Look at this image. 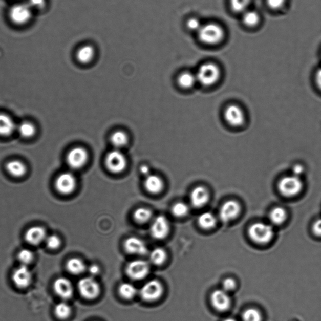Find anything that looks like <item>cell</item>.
I'll list each match as a JSON object with an SVG mask.
<instances>
[{
	"instance_id": "cell-1",
	"label": "cell",
	"mask_w": 321,
	"mask_h": 321,
	"mask_svg": "<svg viewBox=\"0 0 321 321\" xmlns=\"http://www.w3.org/2000/svg\"><path fill=\"white\" fill-rule=\"evenodd\" d=\"M224 30L217 24L202 25L198 31V37L203 43L213 46L221 42L224 38Z\"/></svg>"
},
{
	"instance_id": "cell-2",
	"label": "cell",
	"mask_w": 321,
	"mask_h": 321,
	"mask_svg": "<svg viewBox=\"0 0 321 321\" xmlns=\"http://www.w3.org/2000/svg\"><path fill=\"white\" fill-rule=\"evenodd\" d=\"M33 10L27 3H18L10 8L8 16L13 24L24 26L32 20Z\"/></svg>"
},
{
	"instance_id": "cell-3",
	"label": "cell",
	"mask_w": 321,
	"mask_h": 321,
	"mask_svg": "<svg viewBox=\"0 0 321 321\" xmlns=\"http://www.w3.org/2000/svg\"><path fill=\"white\" fill-rule=\"evenodd\" d=\"M274 231L271 225L259 222L248 229V236L252 241L259 244H266L272 241Z\"/></svg>"
},
{
	"instance_id": "cell-4",
	"label": "cell",
	"mask_w": 321,
	"mask_h": 321,
	"mask_svg": "<svg viewBox=\"0 0 321 321\" xmlns=\"http://www.w3.org/2000/svg\"><path fill=\"white\" fill-rule=\"evenodd\" d=\"M220 71L216 64L208 63L200 67L196 75L197 80L201 84L210 86L215 84L219 79Z\"/></svg>"
},
{
	"instance_id": "cell-5",
	"label": "cell",
	"mask_w": 321,
	"mask_h": 321,
	"mask_svg": "<svg viewBox=\"0 0 321 321\" xmlns=\"http://www.w3.org/2000/svg\"><path fill=\"white\" fill-rule=\"evenodd\" d=\"M278 188L283 196L293 197L296 196L302 191L303 184L300 177L294 175L289 176L279 181Z\"/></svg>"
},
{
	"instance_id": "cell-6",
	"label": "cell",
	"mask_w": 321,
	"mask_h": 321,
	"mask_svg": "<svg viewBox=\"0 0 321 321\" xmlns=\"http://www.w3.org/2000/svg\"><path fill=\"white\" fill-rule=\"evenodd\" d=\"M105 164L108 169L112 173H121L126 167V158L119 149L111 151L106 156Z\"/></svg>"
},
{
	"instance_id": "cell-7",
	"label": "cell",
	"mask_w": 321,
	"mask_h": 321,
	"mask_svg": "<svg viewBox=\"0 0 321 321\" xmlns=\"http://www.w3.org/2000/svg\"><path fill=\"white\" fill-rule=\"evenodd\" d=\"M80 294L87 299H94L98 297L100 292L99 284L93 277H84L78 283Z\"/></svg>"
},
{
	"instance_id": "cell-8",
	"label": "cell",
	"mask_w": 321,
	"mask_h": 321,
	"mask_svg": "<svg viewBox=\"0 0 321 321\" xmlns=\"http://www.w3.org/2000/svg\"><path fill=\"white\" fill-rule=\"evenodd\" d=\"M76 178L71 172L62 173L55 181L56 189L62 195L71 194L76 188Z\"/></svg>"
},
{
	"instance_id": "cell-9",
	"label": "cell",
	"mask_w": 321,
	"mask_h": 321,
	"mask_svg": "<svg viewBox=\"0 0 321 321\" xmlns=\"http://www.w3.org/2000/svg\"><path fill=\"white\" fill-rule=\"evenodd\" d=\"M163 292V287L161 283L158 281L153 280L143 285L139 294L142 299L152 302L160 298Z\"/></svg>"
},
{
	"instance_id": "cell-10",
	"label": "cell",
	"mask_w": 321,
	"mask_h": 321,
	"mask_svg": "<svg viewBox=\"0 0 321 321\" xmlns=\"http://www.w3.org/2000/svg\"><path fill=\"white\" fill-rule=\"evenodd\" d=\"M149 265L143 260H135L128 264L126 273L134 280H141L146 277L149 272Z\"/></svg>"
},
{
	"instance_id": "cell-11",
	"label": "cell",
	"mask_w": 321,
	"mask_h": 321,
	"mask_svg": "<svg viewBox=\"0 0 321 321\" xmlns=\"http://www.w3.org/2000/svg\"><path fill=\"white\" fill-rule=\"evenodd\" d=\"M88 160L87 151L81 147H74L67 155V163L71 169H79L85 165Z\"/></svg>"
},
{
	"instance_id": "cell-12",
	"label": "cell",
	"mask_w": 321,
	"mask_h": 321,
	"mask_svg": "<svg viewBox=\"0 0 321 321\" xmlns=\"http://www.w3.org/2000/svg\"><path fill=\"white\" fill-rule=\"evenodd\" d=\"M169 231V224L166 218L162 216L156 217L150 228L151 235L153 238L158 240L165 239Z\"/></svg>"
},
{
	"instance_id": "cell-13",
	"label": "cell",
	"mask_w": 321,
	"mask_h": 321,
	"mask_svg": "<svg viewBox=\"0 0 321 321\" xmlns=\"http://www.w3.org/2000/svg\"><path fill=\"white\" fill-rule=\"evenodd\" d=\"M241 207L236 201L230 200L225 203L219 211L220 219L222 222L228 223L239 216Z\"/></svg>"
},
{
	"instance_id": "cell-14",
	"label": "cell",
	"mask_w": 321,
	"mask_h": 321,
	"mask_svg": "<svg viewBox=\"0 0 321 321\" xmlns=\"http://www.w3.org/2000/svg\"><path fill=\"white\" fill-rule=\"evenodd\" d=\"M32 274L31 271L27 266H22L16 268L12 274V280L14 284L19 288H26L31 283Z\"/></svg>"
},
{
	"instance_id": "cell-15",
	"label": "cell",
	"mask_w": 321,
	"mask_h": 321,
	"mask_svg": "<svg viewBox=\"0 0 321 321\" xmlns=\"http://www.w3.org/2000/svg\"><path fill=\"white\" fill-rule=\"evenodd\" d=\"M211 303L218 311L225 312L230 308L231 299L224 290H216L211 295Z\"/></svg>"
},
{
	"instance_id": "cell-16",
	"label": "cell",
	"mask_w": 321,
	"mask_h": 321,
	"mask_svg": "<svg viewBox=\"0 0 321 321\" xmlns=\"http://www.w3.org/2000/svg\"><path fill=\"white\" fill-rule=\"evenodd\" d=\"M225 118L229 124L233 126H241L244 122V114L239 106H228L225 111Z\"/></svg>"
},
{
	"instance_id": "cell-17",
	"label": "cell",
	"mask_w": 321,
	"mask_h": 321,
	"mask_svg": "<svg viewBox=\"0 0 321 321\" xmlns=\"http://www.w3.org/2000/svg\"><path fill=\"white\" fill-rule=\"evenodd\" d=\"M54 289L56 294L63 299H69L73 295V286L68 279L58 278L54 284Z\"/></svg>"
},
{
	"instance_id": "cell-18",
	"label": "cell",
	"mask_w": 321,
	"mask_h": 321,
	"mask_svg": "<svg viewBox=\"0 0 321 321\" xmlns=\"http://www.w3.org/2000/svg\"><path fill=\"white\" fill-rule=\"evenodd\" d=\"M125 251L134 255H143L147 252V247L145 242L138 237L128 238L124 244Z\"/></svg>"
},
{
	"instance_id": "cell-19",
	"label": "cell",
	"mask_w": 321,
	"mask_h": 321,
	"mask_svg": "<svg viewBox=\"0 0 321 321\" xmlns=\"http://www.w3.org/2000/svg\"><path fill=\"white\" fill-rule=\"evenodd\" d=\"M209 192L205 187L198 186L191 192L190 201L195 208H202L208 203Z\"/></svg>"
},
{
	"instance_id": "cell-20",
	"label": "cell",
	"mask_w": 321,
	"mask_h": 321,
	"mask_svg": "<svg viewBox=\"0 0 321 321\" xmlns=\"http://www.w3.org/2000/svg\"><path fill=\"white\" fill-rule=\"evenodd\" d=\"M47 238L46 231L43 227H33L25 233V240L29 244L37 245L41 244Z\"/></svg>"
},
{
	"instance_id": "cell-21",
	"label": "cell",
	"mask_w": 321,
	"mask_h": 321,
	"mask_svg": "<svg viewBox=\"0 0 321 321\" xmlns=\"http://www.w3.org/2000/svg\"><path fill=\"white\" fill-rule=\"evenodd\" d=\"M17 125L10 116L0 113V136H9L16 131Z\"/></svg>"
},
{
	"instance_id": "cell-22",
	"label": "cell",
	"mask_w": 321,
	"mask_h": 321,
	"mask_svg": "<svg viewBox=\"0 0 321 321\" xmlns=\"http://www.w3.org/2000/svg\"><path fill=\"white\" fill-rule=\"evenodd\" d=\"M145 188L151 194H157L163 188V182L158 176L149 175L144 181Z\"/></svg>"
},
{
	"instance_id": "cell-23",
	"label": "cell",
	"mask_w": 321,
	"mask_h": 321,
	"mask_svg": "<svg viewBox=\"0 0 321 321\" xmlns=\"http://www.w3.org/2000/svg\"><path fill=\"white\" fill-rule=\"evenodd\" d=\"M7 171L14 177H24L27 172V167L23 162L19 160H12L8 162L6 165Z\"/></svg>"
},
{
	"instance_id": "cell-24",
	"label": "cell",
	"mask_w": 321,
	"mask_h": 321,
	"mask_svg": "<svg viewBox=\"0 0 321 321\" xmlns=\"http://www.w3.org/2000/svg\"><path fill=\"white\" fill-rule=\"evenodd\" d=\"M96 55V50L90 45L84 46L78 50L77 58L79 62L83 64L90 63L93 60Z\"/></svg>"
},
{
	"instance_id": "cell-25",
	"label": "cell",
	"mask_w": 321,
	"mask_h": 321,
	"mask_svg": "<svg viewBox=\"0 0 321 321\" xmlns=\"http://www.w3.org/2000/svg\"><path fill=\"white\" fill-rule=\"evenodd\" d=\"M67 269L74 275H79L85 271V265L82 260L79 258H72L67 262Z\"/></svg>"
},
{
	"instance_id": "cell-26",
	"label": "cell",
	"mask_w": 321,
	"mask_h": 321,
	"mask_svg": "<svg viewBox=\"0 0 321 321\" xmlns=\"http://www.w3.org/2000/svg\"><path fill=\"white\" fill-rule=\"evenodd\" d=\"M198 222L202 228L205 230H210L216 227L217 219L216 217L210 212H205L198 217Z\"/></svg>"
},
{
	"instance_id": "cell-27",
	"label": "cell",
	"mask_w": 321,
	"mask_h": 321,
	"mask_svg": "<svg viewBox=\"0 0 321 321\" xmlns=\"http://www.w3.org/2000/svg\"><path fill=\"white\" fill-rule=\"evenodd\" d=\"M16 131L22 138H30L35 135L36 127L32 122L25 121L17 125Z\"/></svg>"
},
{
	"instance_id": "cell-28",
	"label": "cell",
	"mask_w": 321,
	"mask_h": 321,
	"mask_svg": "<svg viewBox=\"0 0 321 321\" xmlns=\"http://www.w3.org/2000/svg\"><path fill=\"white\" fill-rule=\"evenodd\" d=\"M269 219L273 224L275 225L283 224L287 219L286 211L283 208L276 207L270 212Z\"/></svg>"
},
{
	"instance_id": "cell-29",
	"label": "cell",
	"mask_w": 321,
	"mask_h": 321,
	"mask_svg": "<svg viewBox=\"0 0 321 321\" xmlns=\"http://www.w3.org/2000/svg\"><path fill=\"white\" fill-rule=\"evenodd\" d=\"M111 143L117 149L121 148L126 146L128 142V137L123 131H116L111 137Z\"/></svg>"
},
{
	"instance_id": "cell-30",
	"label": "cell",
	"mask_w": 321,
	"mask_h": 321,
	"mask_svg": "<svg viewBox=\"0 0 321 321\" xmlns=\"http://www.w3.org/2000/svg\"><path fill=\"white\" fill-rule=\"evenodd\" d=\"M167 258L165 250L162 248L158 247L152 250L149 254V259L152 263L156 266H161L166 261Z\"/></svg>"
},
{
	"instance_id": "cell-31",
	"label": "cell",
	"mask_w": 321,
	"mask_h": 321,
	"mask_svg": "<svg viewBox=\"0 0 321 321\" xmlns=\"http://www.w3.org/2000/svg\"><path fill=\"white\" fill-rule=\"evenodd\" d=\"M119 294L125 299H131L137 294V289L132 284L124 283L121 284L119 288Z\"/></svg>"
},
{
	"instance_id": "cell-32",
	"label": "cell",
	"mask_w": 321,
	"mask_h": 321,
	"mask_svg": "<svg viewBox=\"0 0 321 321\" xmlns=\"http://www.w3.org/2000/svg\"><path fill=\"white\" fill-rule=\"evenodd\" d=\"M260 16L259 14L252 10H247L243 15V22L248 27H255L259 24Z\"/></svg>"
},
{
	"instance_id": "cell-33",
	"label": "cell",
	"mask_w": 321,
	"mask_h": 321,
	"mask_svg": "<svg viewBox=\"0 0 321 321\" xmlns=\"http://www.w3.org/2000/svg\"><path fill=\"white\" fill-rule=\"evenodd\" d=\"M134 219L139 223H144L148 222L152 216V211L146 208L137 209L133 215Z\"/></svg>"
},
{
	"instance_id": "cell-34",
	"label": "cell",
	"mask_w": 321,
	"mask_h": 321,
	"mask_svg": "<svg viewBox=\"0 0 321 321\" xmlns=\"http://www.w3.org/2000/svg\"><path fill=\"white\" fill-rule=\"evenodd\" d=\"M55 313L61 319H65L71 314V308L68 304L61 302L57 304L55 308Z\"/></svg>"
},
{
	"instance_id": "cell-35",
	"label": "cell",
	"mask_w": 321,
	"mask_h": 321,
	"mask_svg": "<svg viewBox=\"0 0 321 321\" xmlns=\"http://www.w3.org/2000/svg\"><path fill=\"white\" fill-rule=\"evenodd\" d=\"M197 78L196 76L189 73V72H185L180 75L179 78H178V83L181 87L183 88H190L192 86H194L195 83L196 82Z\"/></svg>"
},
{
	"instance_id": "cell-36",
	"label": "cell",
	"mask_w": 321,
	"mask_h": 321,
	"mask_svg": "<svg viewBox=\"0 0 321 321\" xmlns=\"http://www.w3.org/2000/svg\"><path fill=\"white\" fill-rule=\"evenodd\" d=\"M242 319L244 321H262V316L258 309L250 308L245 310L242 315Z\"/></svg>"
},
{
	"instance_id": "cell-37",
	"label": "cell",
	"mask_w": 321,
	"mask_h": 321,
	"mask_svg": "<svg viewBox=\"0 0 321 321\" xmlns=\"http://www.w3.org/2000/svg\"><path fill=\"white\" fill-rule=\"evenodd\" d=\"M250 0H230V5L234 12L244 13L249 6Z\"/></svg>"
},
{
	"instance_id": "cell-38",
	"label": "cell",
	"mask_w": 321,
	"mask_h": 321,
	"mask_svg": "<svg viewBox=\"0 0 321 321\" xmlns=\"http://www.w3.org/2000/svg\"><path fill=\"white\" fill-rule=\"evenodd\" d=\"M189 208L186 204L183 202H178L175 204L172 208V213L175 217H183L188 213Z\"/></svg>"
},
{
	"instance_id": "cell-39",
	"label": "cell",
	"mask_w": 321,
	"mask_h": 321,
	"mask_svg": "<svg viewBox=\"0 0 321 321\" xmlns=\"http://www.w3.org/2000/svg\"><path fill=\"white\" fill-rule=\"evenodd\" d=\"M18 258L22 265L27 266L33 261V253L31 250L27 249V248H24V249L19 251Z\"/></svg>"
},
{
	"instance_id": "cell-40",
	"label": "cell",
	"mask_w": 321,
	"mask_h": 321,
	"mask_svg": "<svg viewBox=\"0 0 321 321\" xmlns=\"http://www.w3.org/2000/svg\"><path fill=\"white\" fill-rule=\"evenodd\" d=\"M46 242L47 246L50 249H57L61 245V241L59 237L55 235L47 237Z\"/></svg>"
},
{
	"instance_id": "cell-41",
	"label": "cell",
	"mask_w": 321,
	"mask_h": 321,
	"mask_svg": "<svg viewBox=\"0 0 321 321\" xmlns=\"http://www.w3.org/2000/svg\"><path fill=\"white\" fill-rule=\"evenodd\" d=\"M27 3L33 10H42L46 6V0H28Z\"/></svg>"
},
{
	"instance_id": "cell-42",
	"label": "cell",
	"mask_w": 321,
	"mask_h": 321,
	"mask_svg": "<svg viewBox=\"0 0 321 321\" xmlns=\"http://www.w3.org/2000/svg\"><path fill=\"white\" fill-rule=\"evenodd\" d=\"M236 287V281L233 279L227 278L226 279L223 283V290H224L226 292H230L233 289H235Z\"/></svg>"
},
{
	"instance_id": "cell-43",
	"label": "cell",
	"mask_w": 321,
	"mask_h": 321,
	"mask_svg": "<svg viewBox=\"0 0 321 321\" xmlns=\"http://www.w3.org/2000/svg\"><path fill=\"white\" fill-rule=\"evenodd\" d=\"M187 26L189 30L198 32L202 25H201L200 22L198 19L192 18L189 19L188 23H187Z\"/></svg>"
},
{
	"instance_id": "cell-44",
	"label": "cell",
	"mask_w": 321,
	"mask_h": 321,
	"mask_svg": "<svg viewBox=\"0 0 321 321\" xmlns=\"http://www.w3.org/2000/svg\"><path fill=\"white\" fill-rule=\"evenodd\" d=\"M286 0H267V4L273 10H279L284 6Z\"/></svg>"
},
{
	"instance_id": "cell-45",
	"label": "cell",
	"mask_w": 321,
	"mask_h": 321,
	"mask_svg": "<svg viewBox=\"0 0 321 321\" xmlns=\"http://www.w3.org/2000/svg\"><path fill=\"white\" fill-rule=\"evenodd\" d=\"M293 175L295 177H300L304 172V168L302 165L300 164H296L292 168Z\"/></svg>"
},
{
	"instance_id": "cell-46",
	"label": "cell",
	"mask_w": 321,
	"mask_h": 321,
	"mask_svg": "<svg viewBox=\"0 0 321 321\" xmlns=\"http://www.w3.org/2000/svg\"><path fill=\"white\" fill-rule=\"evenodd\" d=\"M312 230L315 236L321 237V219L317 220L314 223Z\"/></svg>"
},
{
	"instance_id": "cell-47",
	"label": "cell",
	"mask_w": 321,
	"mask_h": 321,
	"mask_svg": "<svg viewBox=\"0 0 321 321\" xmlns=\"http://www.w3.org/2000/svg\"><path fill=\"white\" fill-rule=\"evenodd\" d=\"M89 272L91 275H96L99 274L100 268L98 266H97V265H92V266L89 268Z\"/></svg>"
},
{
	"instance_id": "cell-48",
	"label": "cell",
	"mask_w": 321,
	"mask_h": 321,
	"mask_svg": "<svg viewBox=\"0 0 321 321\" xmlns=\"http://www.w3.org/2000/svg\"><path fill=\"white\" fill-rule=\"evenodd\" d=\"M140 172L142 173V175L146 176V177H147V176H149L150 175V169L149 166H147V165H142L140 167Z\"/></svg>"
},
{
	"instance_id": "cell-49",
	"label": "cell",
	"mask_w": 321,
	"mask_h": 321,
	"mask_svg": "<svg viewBox=\"0 0 321 321\" xmlns=\"http://www.w3.org/2000/svg\"><path fill=\"white\" fill-rule=\"evenodd\" d=\"M316 81L317 85H319V88L321 89V69L317 72Z\"/></svg>"
},
{
	"instance_id": "cell-50",
	"label": "cell",
	"mask_w": 321,
	"mask_h": 321,
	"mask_svg": "<svg viewBox=\"0 0 321 321\" xmlns=\"http://www.w3.org/2000/svg\"><path fill=\"white\" fill-rule=\"evenodd\" d=\"M223 321H236L235 319H231V318H228V319H225Z\"/></svg>"
}]
</instances>
